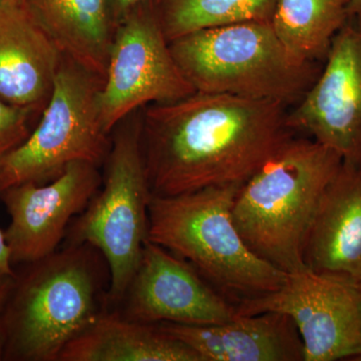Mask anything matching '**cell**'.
I'll list each match as a JSON object with an SVG mask.
<instances>
[{"label": "cell", "mask_w": 361, "mask_h": 361, "mask_svg": "<svg viewBox=\"0 0 361 361\" xmlns=\"http://www.w3.org/2000/svg\"><path fill=\"white\" fill-rule=\"evenodd\" d=\"M279 102L195 92L142 109L152 196L242 185L294 137Z\"/></svg>", "instance_id": "1"}, {"label": "cell", "mask_w": 361, "mask_h": 361, "mask_svg": "<svg viewBox=\"0 0 361 361\" xmlns=\"http://www.w3.org/2000/svg\"><path fill=\"white\" fill-rule=\"evenodd\" d=\"M342 161L314 140L292 137L241 185L233 221L256 255L285 273L306 267L311 225Z\"/></svg>", "instance_id": "2"}, {"label": "cell", "mask_w": 361, "mask_h": 361, "mask_svg": "<svg viewBox=\"0 0 361 361\" xmlns=\"http://www.w3.org/2000/svg\"><path fill=\"white\" fill-rule=\"evenodd\" d=\"M240 187L152 196L149 204V241L187 260L234 305L277 290L287 276L256 255L237 229L232 207Z\"/></svg>", "instance_id": "3"}, {"label": "cell", "mask_w": 361, "mask_h": 361, "mask_svg": "<svg viewBox=\"0 0 361 361\" xmlns=\"http://www.w3.org/2000/svg\"><path fill=\"white\" fill-rule=\"evenodd\" d=\"M94 250L68 244L16 275L0 314L6 334L4 360L59 361L63 348L106 311Z\"/></svg>", "instance_id": "4"}, {"label": "cell", "mask_w": 361, "mask_h": 361, "mask_svg": "<svg viewBox=\"0 0 361 361\" xmlns=\"http://www.w3.org/2000/svg\"><path fill=\"white\" fill-rule=\"evenodd\" d=\"M170 44L196 92L296 104L319 75V63L292 58L270 21H245L190 33Z\"/></svg>", "instance_id": "5"}, {"label": "cell", "mask_w": 361, "mask_h": 361, "mask_svg": "<svg viewBox=\"0 0 361 361\" xmlns=\"http://www.w3.org/2000/svg\"><path fill=\"white\" fill-rule=\"evenodd\" d=\"M141 110L111 132L104 187L68 229V244L96 248L108 266L106 303L122 302L148 240L149 189L141 141Z\"/></svg>", "instance_id": "6"}, {"label": "cell", "mask_w": 361, "mask_h": 361, "mask_svg": "<svg viewBox=\"0 0 361 361\" xmlns=\"http://www.w3.org/2000/svg\"><path fill=\"white\" fill-rule=\"evenodd\" d=\"M104 80L63 56L49 103L23 144L0 160V193L7 188L44 184L71 164L104 163L111 148L101 111Z\"/></svg>", "instance_id": "7"}, {"label": "cell", "mask_w": 361, "mask_h": 361, "mask_svg": "<svg viewBox=\"0 0 361 361\" xmlns=\"http://www.w3.org/2000/svg\"><path fill=\"white\" fill-rule=\"evenodd\" d=\"M196 90L175 61L149 0L130 8L116 25L101 92L106 132L149 104L172 103Z\"/></svg>", "instance_id": "8"}, {"label": "cell", "mask_w": 361, "mask_h": 361, "mask_svg": "<svg viewBox=\"0 0 361 361\" xmlns=\"http://www.w3.org/2000/svg\"><path fill=\"white\" fill-rule=\"evenodd\" d=\"M237 315L282 313L291 318L304 361L361 360V287L305 267L287 273L277 290L235 305Z\"/></svg>", "instance_id": "9"}, {"label": "cell", "mask_w": 361, "mask_h": 361, "mask_svg": "<svg viewBox=\"0 0 361 361\" xmlns=\"http://www.w3.org/2000/svg\"><path fill=\"white\" fill-rule=\"evenodd\" d=\"M287 111V125L361 167V18L337 32L319 75Z\"/></svg>", "instance_id": "10"}, {"label": "cell", "mask_w": 361, "mask_h": 361, "mask_svg": "<svg viewBox=\"0 0 361 361\" xmlns=\"http://www.w3.org/2000/svg\"><path fill=\"white\" fill-rule=\"evenodd\" d=\"M99 166L75 161L44 184L23 183L0 193L11 223L4 232L11 263L30 264L58 250L73 216L102 185Z\"/></svg>", "instance_id": "11"}, {"label": "cell", "mask_w": 361, "mask_h": 361, "mask_svg": "<svg viewBox=\"0 0 361 361\" xmlns=\"http://www.w3.org/2000/svg\"><path fill=\"white\" fill-rule=\"evenodd\" d=\"M123 301V317L152 324H218L237 315L234 304L193 266L149 240Z\"/></svg>", "instance_id": "12"}, {"label": "cell", "mask_w": 361, "mask_h": 361, "mask_svg": "<svg viewBox=\"0 0 361 361\" xmlns=\"http://www.w3.org/2000/svg\"><path fill=\"white\" fill-rule=\"evenodd\" d=\"M63 54L23 0L0 1V99L18 108L44 110Z\"/></svg>", "instance_id": "13"}, {"label": "cell", "mask_w": 361, "mask_h": 361, "mask_svg": "<svg viewBox=\"0 0 361 361\" xmlns=\"http://www.w3.org/2000/svg\"><path fill=\"white\" fill-rule=\"evenodd\" d=\"M157 324L193 349L202 361H304L300 334L282 313L236 315L210 325Z\"/></svg>", "instance_id": "14"}, {"label": "cell", "mask_w": 361, "mask_h": 361, "mask_svg": "<svg viewBox=\"0 0 361 361\" xmlns=\"http://www.w3.org/2000/svg\"><path fill=\"white\" fill-rule=\"evenodd\" d=\"M304 263L361 287V167L342 161L311 225Z\"/></svg>", "instance_id": "15"}, {"label": "cell", "mask_w": 361, "mask_h": 361, "mask_svg": "<svg viewBox=\"0 0 361 361\" xmlns=\"http://www.w3.org/2000/svg\"><path fill=\"white\" fill-rule=\"evenodd\" d=\"M63 56L104 80L116 23L108 0H23Z\"/></svg>", "instance_id": "16"}, {"label": "cell", "mask_w": 361, "mask_h": 361, "mask_svg": "<svg viewBox=\"0 0 361 361\" xmlns=\"http://www.w3.org/2000/svg\"><path fill=\"white\" fill-rule=\"evenodd\" d=\"M59 361H202L158 324L104 311L61 351Z\"/></svg>", "instance_id": "17"}, {"label": "cell", "mask_w": 361, "mask_h": 361, "mask_svg": "<svg viewBox=\"0 0 361 361\" xmlns=\"http://www.w3.org/2000/svg\"><path fill=\"white\" fill-rule=\"evenodd\" d=\"M350 0H277L271 25L292 58L324 63L337 32L349 18Z\"/></svg>", "instance_id": "18"}, {"label": "cell", "mask_w": 361, "mask_h": 361, "mask_svg": "<svg viewBox=\"0 0 361 361\" xmlns=\"http://www.w3.org/2000/svg\"><path fill=\"white\" fill-rule=\"evenodd\" d=\"M277 0H149L168 42L185 35L245 23L270 21Z\"/></svg>", "instance_id": "19"}, {"label": "cell", "mask_w": 361, "mask_h": 361, "mask_svg": "<svg viewBox=\"0 0 361 361\" xmlns=\"http://www.w3.org/2000/svg\"><path fill=\"white\" fill-rule=\"evenodd\" d=\"M42 111L11 106L0 99V160L18 148L32 132V123Z\"/></svg>", "instance_id": "20"}, {"label": "cell", "mask_w": 361, "mask_h": 361, "mask_svg": "<svg viewBox=\"0 0 361 361\" xmlns=\"http://www.w3.org/2000/svg\"><path fill=\"white\" fill-rule=\"evenodd\" d=\"M16 275L7 274L0 271V314L6 308L7 301L16 283Z\"/></svg>", "instance_id": "21"}, {"label": "cell", "mask_w": 361, "mask_h": 361, "mask_svg": "<svg viewBox=\"0 0 361 361\" xmlns=\"http://www.w3.org/2000/svg\"><path fill=\"white\" fill-rule=\"evenodd\" d=\"M141 1L142 0H108L111 14H113L114 20H115L116 25H118V21L122 20L123 16L130 8H133V7L137 6Z\"/></svg>", "instance_id": "22"}, {"label": "cell", "mask_w": 361, "mask_h": 361, "mask_svg": "<svg viewBox=\"0 0 361 361\" xmlns=\"http://www.w3.org/2000/svg\"><path fill=\"white\" fill-rule=\"evenodd\" d=\"M0 271L7 274L16 275L11 263V251L7 245L4 232L0 230Z\"/></svg>", "instance_id": "23"}, {"label": "cell", "mask_w": 361, "mask_h": 361, "mask_svg": "<svg viewBox=\"0 0 361 361\" xmlns=\"http://www.w3.org/2000/svg\"><path fill=\"white\" fill-rule=\"evenodd\" d=\"M348 13L349 18H361V0H350Z\"/></svg>", "instance_id": "24"}, {"label": "cell", "mask_w": 361, "mask_h": 361, "mask_svg": "<svg viewBox=\"0 0 361 361\" xmlns=\"http://www.w3.org/2000/svg\"><path fill=\"white\" fill-rule=\"evenodd\" d=\"M6 348V334L4 323L0 319V360H4Z\"/></svg>", "instance_id": "25"}, {"label": "cell", "mask_w": 361, "mask_h": 361, "mask_svg": "<svg viewBox=\"0 0 361 361\" xmlns=\"http://www.w3.org/2000/svg\"><path fill=\"white\" fill-rule=\"evenodd\" d=\"M0 1H1V0H0Z\"/></svg>", "instance_id": "26"}]
</instances>
